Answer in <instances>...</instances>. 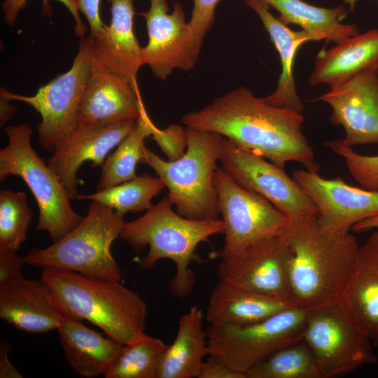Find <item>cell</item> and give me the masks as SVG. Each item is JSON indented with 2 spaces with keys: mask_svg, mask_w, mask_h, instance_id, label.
<instances>
[{
  "mask_svg": "<svg viewBox=\"0 0 378 378\" xmlns=\"http://www.w3.org/2000/svg\"><path fill=\"white\" fill-rule=\"evenodd\" d=\"M79 11L88 20L90 35L94 37L103 29L104 23L100 16V0H77Z\"/></svg>",
  "mask_w": 378,
  "mask_h": 378,
  "instance_id": "obj_39",
  "label": "cell"
},
{
  "mask_svg": "<svg viewBox=\"0 0 378 378\" xmlns=\"http://www.w3.org/2000/svg\"><path fill=\"white\" fill-rule=\"evenodd\" d=\"M356 1L357 0H344V2L349 4L350 11H353L355 8Z\"/></svg>",
  "mask_w": 378,
  "mask_h": 378,
  "instance_id": "obj_43",
  "label": "cell"
},
{
  "mask_svg": "<svg viewBox=\"0 0 378 378\" xmlns=\"http://www.w3.org/2000/svg\"><path fill=\"white\" fill-rule=\"evenodd\" d=\"M275 8L283 24H294L309 34L313 41L326 40L336 43L359 34V29L352 24L342 23L347 15L343 6L332 8L311 5L302 0H262Z\"/></svg>",
  "mask_w": 378,
  "mask_h": 378,
  "instance_id": "obj_27",
  "label": "cell"
},
{
  "mask_svg": "<svg viewBox=\"0 0 378 378\" xmlns=\"http://www.w3.org/2000/svg\"><path fill=\"white\" fill-rule=\"evenodd\" d=\"M372 229L378 230V214L355 224L351 230L355 232H363Z\"/></svg>",
  "mask_w": 378,
  "mask_h": 378,
  "instance_id": "obj_42",
  "label": "cell"
},
{
  "mask_svg": "<svg viewBox=\"0 0 378 378\" xmlns=\"http://www.w3.org/2000/svg\"><path fill=\"white\" fill-rule=\"evenodd\" d=\"M155 125L148 115L144 105L129 134L108 155L102 167L97 191L118 185L136 176L135 169L140 162L145 148L144 140L152 136Z\"/></svg>",
  "mask_w": 378,
  "mask_h": 378,
  "instance_id": "obj_28",
  "label": "cell"
},
{
  "mask_svg": "<svg viewBox=\"0 0 378 378\" xmlns=\"http://www.w3.org/2000/svg\"><path fill=\"white\" fill-rule=\"evenodd\" d=\"M246 375V378H323L303 340L274 352L248 370Z\"/></svg>",
  "mask_w": 378,
  "mask_h": 378,
  "instance_id": "obj_30",
  "label": "cell"
},
{
  "mask_svg": "<svg viewBox=\"0 0 378 378\" xmlns=\"http://www.w3.org/2000/svg\"><path fill=\"white\" fill-rule=\"evenodd\" d=\"M42 279L60 312L85 319L106 336L125 345L145 338L147 304L136 292L120 281L90 278L77 272L42 269Z\"/></svg>",
  "mask_w": 378,
  "mask_h": 378,
  "instance_id": "obj_3",
  "label": "cell"
},
{
  "mask_svg": "<svg viewBox=\"0 0 378 378\" xmlns=\"http://www.w3.org/2000/svg\"><path fill=\"white\" fill-rule=\"evenodd\" d=\"M27 0H4L2 4L4 20L9 26H12L16 21L18 16L27 6ZM64 5L71 13L75 20L74 32L77 36L83 38L87 31V27L79 15V9L77 0H57ZM43 4L48 7V0H43Z\"/></svg>",
  "mask_w": 378,
  "mask_h": 378,
  "instance_id": "obj_36",
  "label": "cell"
},
{
  "mask_svg": "<svg viewBox=\"0 0 378 378\" xmlns=\"http://www.w3.org/2000/svg\"><path fill=\"white\" fill-rule=\"evenodd\" d=\"M57 330L69 365L83 378L104 375L122 346L84 326L80 320L65 316Z\"/></svg>",
  "mask_w": 378,
  "mask_h": 378,
  "instance_id": "obj_25",
  "label": "cell"
},
{
  "mask_svg": "<svg viewBox=\"0 0 378 378\" xmlns=\"http://www.w3.org/2000/svg\"><path fill=\"white\" fill-rule=\"evenodd\" d=\"M168 197L152 205L141 217L124 223L119 237L136 252L149 246L141 260L144 270H150L162 259L172 260L176 272L169 282L171 293L179 298H187L195 284L190 267L196 258L197 246L210 237L223 234L222 219L200 220L186 218L172 209Z\"/></svg>",
  "mask_w": 378,
  "mask_h": 378,
  "instance_id": "obj_4",
  "label": "cell"
},
{
  "mask_svg": "<svg viewBox=\"0 0 378 378\" xmlns=\"http://www.w3.org/2000/svg\"><path fill=\"white\" fill-rule=\"evenodd\" d=\"M312 101L331 107L330 121L344 128L345 144L378 143V69L364 71Z\"/></svg>",
  "mask_w": 378,
  "mask_h": 378,
  "instance_id": "obj_15",
  "label": "cell"
},
{
  "mask_svg": "<svg viewBox=\"0 0 378 378\" xmlns=\"http://www.w3.org/2000/svg\"><path fill=\"white\" fill-rule=\"evenodd\" d=\"M33 212L22 191H0V252H15L27 239Z\"/></svg>",
  "mask_w": 378,
  "mask_h": 378,
  "instance_id": "obj_32",
  "label": "cell"
},
{
  "mask_svg": "<svg viewBox=\"0 0 378 378\" xmlns=\"http://www.w3.org/2000/svg\"><path fill=\"white\" fill-rule=\"evenodd\" d=\"M25 264L24 256H18L15 252H0V283L22 274Z\"/></svg>",
  "mask_w": 378,
  "mask_h": 378,
  "instance_id": "obj_38",
  "label": "cell"
},
{
  "mask_svg": "<svg viewBox=\"0 0 378 378\" xmlns=\"http://www.w3.org/2000/svg\"><path fill=\"white\" fill-rule=\"evenodd\" d=\"M325 145L344 158L350 174L361 188L378 192V155L359 154L342 139L328 141Z\"/></svg>",
  "mask_w": 378,
  "mask_h": 378,
  "instance_id": "obj_33",
  "label": "cell"
},
{
  "mask_svg": "<svg viewBox=\"0 0 378 378\" xmlns=\"http://www.w3.org/2000/svg\"><path fill=\"white\" fill-rule=\"evenodd\" d=\"M340 301L378 346V230L360 246L354 270Z\"/></svg>",
  "mask_w": 378,
  "mask_h": 378,
  "instance_id": "obj_22",
  "label": "cell"
},
{
  "mask_svg": "<svg viewBox=\"0 0 378 378\" xmlns=\"http://www.w3.org/2000/svg\"><path fill=\"white\" fill-rule=\"evenodd\" d=\"M214 186L225 227L220 253L280 236L289 218L271 202L240 186L221 167L215 172Z\"/></svg>",
  "mask_w": 378,
  "mask_h": 378,
  "instance_id": "obj_11",
  "label": "cell"
},
{
  "mask_svg": "<svg viewBox=\"0 0 378 378\" xmlns=\"http://www.w3.org/2000/svg\"><path fill=\"white\" fill-rule=\"evenodd\" d=\"M219 256L218 281L292 301L280 236L261 239Z\"/></svg>",
  "mask_w": 378,
  "mask_h": 378,
  "instance_id": "obj_14",
  "label": "cell"
},
{
  "mask_svg": "<svg viewBox=\"0 0 378 378\" xmlns=\"http://www.w3.org/2000/svg\"><path fill=\"white\" fill-rule=\"evenodd\" d=\"M186 149L179 158L164 160L147 148L141 163L150 167L168 189L178 214L191 219L214 220L220 214L214 176L224 136L186 127Z\"/></svg>",
  "mask_w": 378,
  "mask_h": 378,
  "instance_id": "obj_5",
  "label": "cell"
},
{
  "mask_svg": "<svg viewBox=\"0 0 378 378\" xmlns=\"http://www.w3.org/2000/svg\"><path fill=\"white\" fill-rule=\"evenodd\" d=\"M10 347L4 342H1L0 346V377L1 378H22L21 373L12 365L8 358Z\"/></svg>",
  "mask_w": 378,
  "mask_h": 378,
  "instance_id": "obj_40",
  "label": "cell"
},
{
  "mask_svg": "<svg viewBox=\"0 0 378 378\" xmlns=\"http://www.w3.org/2000/svg\"><path fill=\"white\" fill-rule=\"evenodd\" d=\"M0 125L3 127L7 121L16 112L17 108L10 104V99L2 92H0Z\"/></svg>",
  "mask_w": 378,
  "mask_h": 378,
  "instance_id": "obj_41",
  "label": "cell"
},
{
  "mask_svg": "<svg viewBox=\"0 0 378 378\" xmlns=\"http://www.w3.org/2000/svg\"><path fill=\"white\" fill-rule=\"evenodd\" d=\"M164 187L159 177L144 174L92 194H78L73 199L95 201L124 214L136 213L150 208L151 200Z\"/></svg>",
  "mask_w": 378,
  "mask_h": 378,
  "instance_id": "obj_29",
  "label": "cell"
},
{
  "mask_svg": "<svg viewBox=\"0 0 378 378\" xmlns=\"http://www.w3.org/2000/svg\"><path fill=\"white\" fill-rule=\"evenodd\" d=\"M198 378H246L220 358L209 355L202 363Z\"/></svg>",
  "mask_w": 378,
  "mask_h": 378,
  "instance_id": "obj_37",
  "label": "cell"
},
{
  "mask_svg": "<svg viewBox=\"0 0 378 378\" xmlns=\"http://www.w3.org/2000/svg\"><path fill=\"white\" fill-rule=\"evenodd\" d=\"M169 10L167 0H150L149 9L139 13L146 20L148 37L142 48L143 64L162 80L174 69H192L201 50L182 6L174 1L173 11Z\"/></svg>",
  "mask_w": 378,
  "mask_h": 378,
  "instance_id": "obj_13",
  "label": "cell"
},
{
  "mask_svg": "<svg viewBox=\"0 0 378 378\" xmlns=\"http://www.w3.org/2000/svg\"><path fill=\"white\" fill-rule=\"evenodd\" d=\"M111 20L93 38L94 60L102 68L138 85L136 76L143 64L142 48L134 30V0H106Z\"/></svg>",
  "mask_w": 378,
  "mask_h": 378,
  "instance_id": "obj_20",
  "label": "cell"
},
{
  "mask_svg": "<svg viewBox=\"0 0 378 378\" xmlns=\"http://www.w3.org/2000/svg\"><path fill=\"white\" fill-rule=\"evenodd\" d=\"M125 214L92 201L87 215L67 234L46 248H34L26 263L41 269L71 271L108 281H120L121 270L111 253Z\"/></svg>",
  "mask_w": 378,
  "mask_h": 378,
  "instance_id": "obj_6",
  "label": "cell"
},
{
  "mask_svg": "<svg viewBox=\"0 0 378 378\" xmlns=\"http://www.w3.org/2000/svg\"><path fill=\"white\" fill-rule=\"evenodd\" d=\"M221 168L240 186L271 202L289 219L316 214V206L284 168L224 137Z\"/></svg>",
  "mask_w": 378,
  "mask_h": 378,
  "instance_id": "obj_12",
  "label": "cell"
},
{
  "mask_svg": "<svg viewBox=\"0 0 378 378\" xmlns=\"http://www.w3.org/2000/svg\"><path fill=\"white\" fill-rule=\"evenodd\" d=\"M8 145L0 150V180L21 178L32 192L39 210L37 230L47 232L56 241L83 218L71 207L70 195L55 172L38 155L31 144L33 133L27 123L4 127Z\"/></svg>",
  "mask_w": 378,
  "mask_h": 378,
  "instance_id": "obj_7",
  "label": "cell"
},
{
  "mask_svg": "<svg viewBox=\"0 0 378 378\" xmlns=\"http://www.w3.org/2000/svg\"><path fill=\"white\" fill-rule=\"evenodd\" d=\"M293 178L314 204L326 228L348 232L378 214V192L349 186L340 177L326 179L307 169L294 171Z\"/></svg>",
  "mask_w": 378,
  "mask_h": 378,
  "instance_id": "obj_16",
  "label": "cell"
},
{
  "mask_svg": "<svg viewBox=\"0 0 378 378\" xmlns=\"http://www.w3.org/2000/svg\"><path fill=\"white\" fill-rule=\"evenodd\" d=\"M167 346L161 339L149 335L122 345L104 376L105 378H157Z\"/></svg>",
  "mask_w": 378,
  "mask_h": 378,
  "instance_id": "obj_31",
  "label": "cell"
},
{
  "mask_svg": "<svg viewBox=\"0 0 378 378\" xmlns=\"http://www.w3.org/2000/svg\"><path fill=\"white\" fill-rule=\"evenodd\" d=\"M307 312L294 307L255 323L209 326L208 356L246 374L274 352L302 340Z\"/></svg>",
  "mask_w": 378,
  "mask_h": 378,
  "instance_id": "obj_9",
  "label": "cell"
},
{
  "mask_svg": "<svg viewBox=\"0 0 378 378\" xmlns=\"http://www.w3.org/2000/svg\"><path fill=\"white\" fill-rule=\"evenodd\" d=\"M302 340L323 378L346 374L377 361L371 340L340 300L308 310Z\"/></svg>",
  "mask_w": 378,
  "mask_h": 378,
  "instance_id": "obj_8",
  "label": "cell"
},
{
  "mask_svg": "<svg viewBox=\"0 0 378 378\" xmlns=\"http://www.w3.org/2000/svg\"><path fill=\"white\" fill-rule=\"evenodd\" d=\"M294 307L290 300L218 281L209 297L206 318L209 326H244Z\"/></svg>",
  "mask_w": 378,
  "mask_h": 378,
  "instance_id": "obj_21",
  "label": "cell"
},
{
  "mask_svg": "<svg viewBox=\"0 0 378 378\" xmlns=\"http://www.w3.org/2000/svg\"><path fill=\"white\" fill-rule=\"evenodd\" d=\"M378 69V29L348 37L335 46L321 50L308 80L315 87H336L356 75Z\"/></svg>",
  "mask_w": 378,
  "mask_h": 378,
  "instance_id": "obj_23",
  "label": "cell"
},
{
  "mask_svg": "<svg viewBox=\"0 0 378 378\" xmlns=\"http://www.w3.org/2000/svg\"><path fill=\"white\" fill-rule=\"evenodd\" d=\"M143 105L138 85L102 68L93 57L80 102L77 126L106 127L136 120Z\"/></svg>",
  "mask_w": 378,
  "mask_h": 378,
  "instance_id": "obj_17",
  "label": "cell"
},
{
  "mask_svg": "<svg viewBox=\"0 0 378 378\" xmlns=\"http://www.w3.org/2000/svg\"><path fill=\"white\" fill-rule=\"evenodd\" d=\"M219 1L220 0H193V8L188 23L200 48L204 36L213 25L215 9Z\"/></svg>",
  "mask_w": 378,
  "mask_h": 378,
  "instance_id": "obj_35",
  "label": "cell"
},
{
  "mask_svg": "<svg viewBox=\"0 0 378 378\" xmlns=\"http://www.w3.org/2000/svg\"><path fill=\"white\" fill-rule=\"evenodd\" d=\"M151 136L167 155L168 160H175L185 153L186 129L178 125H170L164 130H160L155 126Z\"/></svg>",
  "mask_w": 378,
  "mask_h": 378,
  "instance_id": "obj_34",
  "label": "cell"
},
{
  "mask_svg": "<svg viewBox=\"0 0 378 378\" xmlns=\"http://www.w3.org/2000/svg\"><path fill=\"white\" fill-rule=\"evenodd\" d=\"M64 316L42 279H29L20 274L0 283V317L16 329L47 332L57 330Z\"/></svg>",
  "mask_w": 378,
  "mask_h": 378,
  "instance_id": "obj_19",
  "label": "cell"
},
{
  "mask_svg": "<svg viewBox=\"0 0 378 378\" xmlns=\"http://www.w3.org/2000/svg\"><path fill=\"white\" fill-rule=\"evenodd\" d=\"M244 1L259 16L280 57L281 73L277 87L274 92L263 97L265 101L272 106L302 113L304 106L297 93L293 64L298 49L313 41L312 36L303 30L294 31L283 24L271 14L270 6L262 0Z\"/></svg>",
  "mask_w": 378,
  "mask_h": 378,
  "instance_id": "obj_24",
  "label": "cell"
},
{
  "mask_svg": "<svg viewBox=\"0 0 378 378\" xmlns=\"http://www.w3.org/2000/svg\"><path fill=\"white\" fill-rule=\"evenodd\" d=\"M280 237L294 304L309 310L340 300L356 265V238L326 228L316 214L288 219Z\"/></svg>",
  "mask_w": 378,
  "mask_h": 378,
  "instance_id": "obj_2",
  "label": "cell"
},
{
  "mask_svg": "<svg viewBox=\"0 0 378 378\" xmlns=\"http://www.w3.org/2000/svg\"><path fill=\"white\" fill-rule=\"evenodd\" d=\"M136 120H127L106 127L77 126L54 150L47 164L55 172L71 199L78 195L76 174L81 165L92 162L102 167L108 153L129 134Z\"/></svg>",
  "mask_w": 378,
  "mask_h": 378,
  "instance_id": "obj_18",
  "label": "cell"
},
{
  "mask_svg": "<svg viewBox=\"0 0 378 378\" xmlns=\"http://www.w3.org/2000/svg\"><path fill=\"white\" fill-rule=\"evenodd\" d=\"M203 319L202 310L197 306L181 316L176 335L162 356L157 378H198L208 355V334Z\"/></svg>",
  "mask_w": 378,
  "mask_h": 378,
  "instance_id": "obj_26",
  "label": "cell"
},
{
  "mask_svg": "<svg viewBox=\"0 0 378 378\" xmlns=\"http://www.w3.org/2000/svg\"><path fill=\"white\" fill-rule=\"evenodd\" d=\"M181 122L186 127L217 132L281 168L293 161L307 170L319 171L314 150L302 131V113L272 106L244 87L183 115Z\"/></svg>",
  "mask_w": 378,
  "mask_h": 378,
  "instance_id": "obj_1",
  "label": "cell"
},
{
  "mask_svg": "<svg viewBox=\"0 0 378 378\" xmlns=\"http://www.w3.org/2000/svg\"><path fill=\"white\" fill-rule=\"evenodd\" d=\"M92 43L90 34L81 38L71 67L40 87L33 96L19 95L1 88L0 92L10 100L27 103L40 113L38 141L45 150L54 151L77 127L80 102L93 62Z\"/></svg>",
  "mask_w": 378,
  "mask_h": 378,
  "instance_id": "obj_10",
  "label": "cell"
}]
</instances>
